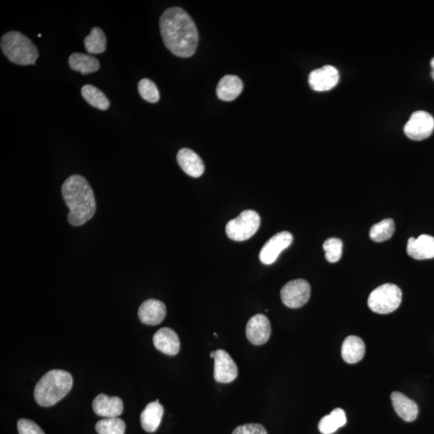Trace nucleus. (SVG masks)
I'll list each match as a JSON object with an SVG mask.
<instances>
[{"instance_id":"obj_11","label":"nucleus","mask_w":434,"mask_h":434,"mask_svg":"<svg viewBox=\"0 0 434 434\" xmlns=\"http://www.w3.org/2000/svg\"><path fill=\"white\" fill-rule=\"evenodd\" d=\"M272 335V325L267 316L256 315L248 321L246 325V337L256 346H260L268 342Z\"/></svg>"},{"instance_id":"obj_1","label":"nucleus","mask_w":434,"mask_h":434,"mask_svg":"<svg viewBox=\"0 0 434 434\" xmlns=\"http://www.w3.org/2000/svg\"><path fill=\"white\" fill-rule=\"evenodd\" d=\"M160 27L163 43L171 53L182 58L194 55L198 46V30L193 18L184 9H167L160 17Z\"/></svg>"},{"instance_id":"obj_13","label":"nucleus","mask_w":434,"mask_h":434,"mask_svg":"<svg viewBox=\"0 0 434 434\" xmlns=\"http://www.w3.org/2000/svg\"><path fill=\"white\" fill-rule=\"evenodd\" d=\"M93 409L102 418H118L123 411V402L118 396H110L101 394L93 401Z\"/></svg>"},{"instance_id":"obj_24","label":"nucleus","mask_w":434,"mask_h":434,"mask_svg":"<svg viewBox=\"0 0 434 434\" xmlns=\"http://www.w3.org/2000/svg\"><path fill=\"white\" fill-rule=\"evenodd\" d=\"M82 95L88 104L101 110L109 109L110 101L99 88L92 85L84 86L82 88Z\"/></svg>"},{"instance_id":"obj_21","label":"nucleus","mask_w":434,"mask_h":434,"mask_svg":"<svg viewBox=\"0 0 434 434\" xmlns=\"http://www.w3.org/2000/svg\"><path fill=\"white\" fill-rule=\"evenodd\" d=\"M365 344L362 339L351 335L344 340L342 346V357L345 362L357 363L361 361L365 354Z\"/></svg>"},{"instance_id":"obj_18","label":"nucleus","mask_w":434,"mask_h":434,"mask_svg":"<svg viewBox=\"0 0 434 434\" xmlns=\"http://www.w3.org/2000/svg\"><path fill=\"white\" fill-rule=\"evenodd\" d=\"M391 399L396 413L404 421L411 422L416 420L419 412L418 406L413 400L399 391L391 394Z\"/></svg>"},{"instance_id":"obj_12","label":"nucleus","mask_w":434,"mask_h":434,"mask_svg":"<svg viewBox=\"0 0 434 434\" xmlns=\"http://www.w3.org/2000/svg\"><path fill=\"white\" fill-rule=\"evenodd\" d=\"M339 81V71L331 65H325L324 67L315 69L309 76L311 87L318 92L330 91L337 85Z\"/></svg>"},{"instance_id":"obj_32","label":"nucleus","mask_w":434,"mask_h":434,"mask_svg":"<svg viewBox=\"0 0 434 434\" xmlns=\"http://www.w3.org/2000/svg\"><path fill=\"white\" fill-rule=\"evenodd\" d=\"M431 65L432 68L431 76L434 80V58L431 60Z\"/></svg>"},{"instance_id":"obj_2","label":"nucleus","mask_w":434,"mask_h":434,"mask_svg":"<svg viewBox=\"0 0 434 434\" xmlns=\"http://www.w3.org/2000/svg\"><path fill=\"white\" fill-rule=\"evenodd\" d=\"M62 193L69 209L68 221L73 226H81L90 221L96 212L95 194L84 177L73 175L64 181Z\"/></svg>"},{"instance_id":"obj_7","label":"nucleus","mask_w":434,"mask_h":434,"mask_svg":"<svg viewBox=\"0 0 434 434\" xmlns=\"http://www.w3.org/2000/svg\"><path fill=\"white\" fill-rule=\"evenodd\" d=\"M310 297L311 286L306 280H293L285 285L281 289V298L284 305L293 309L306 304Z\"/></svg>"},{"instance_id":"obj_14","label":"nucleus","mask_w":434,"mask_h":434,"mask_svg":"<svg viewBox=\"0 0 434 434\" xmlns=\"http://www.w3.org/2000/svg\"><path fill=\"white\" fill-rule=\"evenodd\" d=\"M166 306L161 301L148 300L140 306L138 315L140 321L146 325L160 324L166 317Z\"/></svg>"},{"instance_id":"obj_16","label":"nucleus","mask_w":434,"mask_h":434,"mask_svg":"<svg viewBox=\"0 0 434 434\" xmlns=\"http://www.w3.org/2000/svg\"><path fill=\"white\" fill-rule=\"evenodd\" d=\"M407 253L416 260H427L434 258V237L423 234L418 238L411 237L408 241Z\"/></svg>"},{"instance_id":"obj_15","label":"nucleus","mask_w":434,"mask_h":434,"mask_svg":"<svg viewBox=\"0 0 434 434\" xmlns=\"http://www.w3.org/2000/svg\"><path fill=\"white\" fill-rule=\"evenodd\" d=\"M153 343L158 351L168 356H176L180 349L178 335L169 328H163L154 335Z\"/></svg>"},{"instance_id":"obj_6","label":"nucleus","mask_w":434,"mask_h":434,"mask_svg":"<svg viewBox=\"0 0 434 434\" xmlns=\"http://www.w3.org/2000/svg\"><path fill=\"white\" fill-rule=\"evenodd\" d=\"M261 225V218L254 210H245L239 217L228 221L226 228L228 238L235 241H244L253 237Z\"/></svg>"},{"instance_id":"obj_33","label":"nucleus","mask_w":434,"mask_h":434,"mask_svg":"<svg viewBox=\"0 0 434 434\" xmlns=\"http://www.w3.org/2000/svg\"><path fill=\"white\" fill-rule=\"evenodd\" d=\"M214 356H215V351L212 352L211 354H210V357L214 358Z\"/></svg>"},{"instance_id":"obj_31","label":"nucleus","mask_w":434,"mask_h":434,"mask_svg":"<svg viewBox=\"0 0 434 434\" xmlns=\"http://www.w3.org/2000/svg\"><path fill=\"white\" fill-rule=\"evenodd\" d=\"M232 434H268L260 424L250 423L242 424L233 431Z\"/></svg>"},{"instance_id":"obj_19","label":"nucleus","mask_w":434,"mask_h":434,"mask_svg":"<svg viewBox=\"0 0 434 434\" xmlns=\"http://www.w3.org/2000/svg\"><path fill=\"white\" fill-rule=\"evenodd\" d=\"M243 91V82L235 75H226L221 79L217 87V95L222 101H232Z\"/></svg>"},{"instance_id":"obj_10","label":"nucleus","mask_w":434,"mask_h":434,"mask_svg":"<svg viewBox=\"0 0 434 434\" xmlns=\"http://www.w3.org/2000/svg\"><path fill=\"white\" fill-rule=\"evenodd\" d=\"M214 379L221 384H228L236 380L237 366L230 354L224 350L215 351Z\"/></svg>"},{"instance_id":"obj_9","label":"nucleus","mask_w":434,"mask_h":434,"mask_svg":"<svg viewBox=\"0 0 434 434\" xmlns=\"http://www.w3.org/2000/svg\"><path fill=\"white\" fill-rule=\"evenodd\" d=\"M293 241L291 232L283 231L273 236L260 252V260L265 265L273 264L280 254L288 248Z\"/></svg>"},{"instance_id":"obj_22","label":"nucleus","mask_w":434,"mask_h":434,"mask_svg":"<svg viewBox=\"0 0 434 434\" xmlns=\"http://www.w3.org/2000/svg\"><path fill=\"white\" fill-rule=\"evenodd\" d=\"M69 64L74 71L81 73L84 75L99 71V60L93 56L75 53L70 56Z\"/></svg>"},{"instance_id":"obj_3","label":"nucleus","mask_w":434,"mask_h":434,"mask_svg":"<svg viewBox=\"0 0 434 434\" xmlns=\"http://www.w3.org/2000/svg\"><path fill=\"white\" fill-rule=\"evenodd\" d=\"M73 376L63 370H52L46 373L36 385L34 398L43 407L53 406L72 389Z\"/></svg>"},{"instance_id":"obj_29","label":"nucleus","mask_w":434,"mask_h":434,"mask_svg":"<svg viewBox=\"0 0 434 434\" xmlns=\"http://www.w3.org/2000/svg\"><path fill=\"white\" fill-rule=\"evenodd\" d=\"M343 242L338 238H329L324 244L325 258L329 263H335L341 258Z\"/></svg>"},{"instance_id":"obj_4","label":"nucleus","mask_w":434,"mask_h":434,"mask_svg":"<svg viewBox=\"0 0 434 434\" xmlns=\"http://www.w3.org/2000/svg\"><path fill=\"white\" fill-rule=\"evenodd\" d=\"M2 52L11 62L20 65L36 64L39 52L27 37L19 32H7L1 38Z\"/></svg>"},{"instance_id":"obj_26","label":"nucleus","mask_w":434,"mask_h":434,"mask_svg":"<svg viewBox=\"0 0 434 434\" xmlns=\"http://www.w3.org/2000/svg\"><path fill=\"white\" fill-rule=\"evenodd\" d=\"M395 231V224L391 219H385L373 226L370 230V237L373 241L383 242L388 241L393 237Z\"/></svg>"},{"instance_id":"obj_28","label":"nucleus","mask_w":434,"mask_h":434,"mask_svg":"<svg viewBox=\"0 0 434 434\" xmlns=\"http://www.w3.org/2000/svg\"><path fill=\"white\" fill-rule=\"evenodd\" d=\"M138 90L140 96H141L145 101L151 102V104H156V102L160 101V91H158L156 84L149 80V79H142V80L138 82Z\"/></svg>"},{"instance_id":"obj_25","label":"nucleus","mask_w":434,"mask_h":434,"mask_svg":"<svg viewBox=\"0 0 434 434\" xmlns=\"http://www.w3.org/2000/svg\"><path fill=\"white\" fill-rule=\"evenodd\" d=\"M86 49L91 54H100L106 49V37L100 27H93L90 35L84 40Z\"/></svg>"},{"instance_id":"obj_8","label":"nucleus","mask_w":434,"mask_h":434,"mask_svg":"<svg viewBox=\"0 0 434 434\" xmlns=\"http://www.w3.org/2000/svg\"><path fill=\"white\" fill-rule=\"evenodd\" d=\"M434 129V119L426 111H416L405 125V133L414 141H422L431 136Z\"/></svg>"},{"instance_id":"obj_30","label":"nucleus","mask_w":434,"mask_h":434,"mask_svg":"<svg viewBox=\"0 0 434 434\" xmlns=\"http://www.w3.org/2000/svg\"><path fill=\"white\" fill-rule=\"evenodd\" d=\"M19 434H45L38 424L29 419H20L17 422Z\"/></svg>"},{"instance_id":"obj_27","label":"nucleus","mask_w":434,"mask_h":434,"mask_svg":"<svg viewBox=\"0 0 434 434\" xmlns=\"http://www.w3.org/2000/svg\"><path fill=\"white\" fill-rule=\"evenodd\" d=\"M95 429L99 434H124L125 424L118 418H105L97 422Z\"/></svg>"},{"instance_id":"obj_5","label":"nucleus","mask_w":434,"mask_h":434,"mask_svg":"<svg viewBox=\"0 0 434 434\" xmlns=\"http://www.w3.org/2000/svg\"><path fill=\"white\" fill-rule=\"evenodd\" d=\"M402 300V293L396 285L387 283L377 287L368 298L367 304L377 314L386 315L395 311Z\"/></svg>"},{"instance_id":"obj_23","label":"nucleus","mask_w":434,"mask_h":434,"mask_svg":"<svg viewBox=\"0 0 434 434\" xmlns=\"http://www.w3.org/2000/svg\"><path fill=\"white\" fill-rule=\"evenodd\" d=\"M347 423L346 414L342 409H335L328 416L321 419L320 431L323 434H333Z\"/></svg>"},{"instance_id":"obj_17","label":"nucleus","mask_w":434,"mask_h":434,"mask_svg":"<svg viewBox=\"0 0 434 434\" xmlns=\"http://www.w3.org/2000/svg\"><path fill=\"white\" fill-rule=\"evenodd\" d=\"M177 162L186 175L198 178L204 172V162L197 153L183 148L177 154Z\"/></svg>"},{"instance_id":"obj_20","label":"nucleus","mask_w":434,"mask_h":434,"mask_svg":"<svg viewBox=\"0 0 434 434\" xmlns=\"http://www.w3.org/2000/svg\"><path fill=\"white\" fill-rule=\"evenodd\" d=\"M165 413V409L160 400H156L147 405L140 416V422L145 431L148 433L156 432L162 421V418Z\"/></svg>"}]
</instances>
